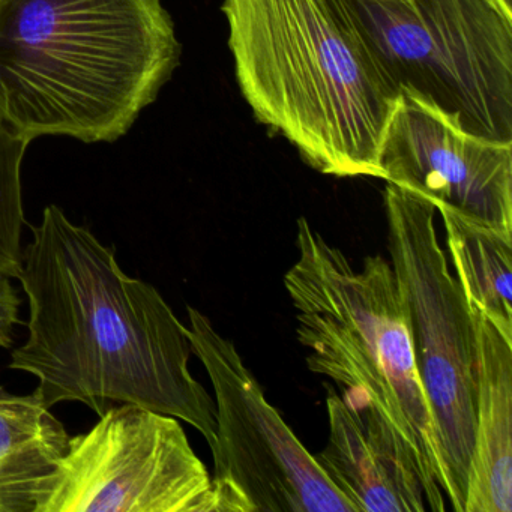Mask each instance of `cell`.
I'll return each instance as SVG.
<instances>
[{"label":"cell","instance_id":"obj_1","mask_svg":"<svg viewBox=\"0 0 512 512\" xmlns=\"http://www.w3.org/2000/svg\"><path fill=\"white\" fill-rule=\"evenodd\" d=\"M17 280L28 335L10 368L38 380L34 392L47 407L74 401L100 416L113 404H137L187 422L215 445V401L191 373L187 326L88 227L47 206Z\"/></svg>","mask_w":512,"mask_h":512},{"label":"cell","instance_id":"obj_2","mask_svg":"<svg viewBox=\"0 0 512 512\" xmlns=\"http://www.w3.org/2000/svg\"><path fill=\"white\" fill-rule=\"evenodd\" d=\"M181 55L161 0H0V121L29 143L116 142Z\"/></svg>","mask_w":512,"mask_h":512},{"label":"cell","instance_id":"obj_3","mask_svg":"<svg viewBox=\"0 0 512 512\" xmlns=\"http://www.w3.org/2000/svg\"><path fill=\"white\" fill-rule=\"evenodd\" d=\"M236 80L257 122L322 175L385 181L401 89L346 0H223Z\"/></svg>","mask_w":512,"mask_h":512},{"label":"cell","instance_id":"obj_4","mask_svg":"<svg viewBox=\"0 0 512 512\" xmlns=\"http://www.w3.org/2000/svg\"><path fill=\"white\" fill-rule=\"evenodd\" d=\"M296 224L298 256L284 275V287L308 370L331 379L346 403L374 409L391 425L412 454L428 509L446 511L448 479L436 424L391 262L373 254L356 269L307 218Z\"/></svg>","mask_w":512,"mask_h":512},{"label":"cell","instance_id":"obj_5","mask_svg":"<svg viewBox=\"0 0 512 512\" xmlns=\"http://www.w3.org/2000/svg\"><path fill=\"white\" fill-rule=\"evenodd\" d=\"M401 91L512 142V17L491 0H346Z\"/></svg>","mask_w":512,"mask_h":512},{"label":"cell","instance_id":"obj_6","mask_svg":"<svg viewBox=\"0 0 512 512\" xmlns=\"http://www.w3.org/2000/svg\"><path fill=\"white\" fill-rule=\"evenodd\" d=\"M389 262L409 313L419 376L436 424L448 479L446 499L464 512L473 448L472 310L449 266L436 227V205L386 182Z\"/></svg>","mask_w":512,"mask_h":512},{"label":"cell","instance_id":"obj_7","mask_svg":"<svg viewBox=\"0 0 512 512\" xmlns=\"http://www.w3.org/2000/svg\"><path fill=\"white\" fill-rule=\"evenodd\" d=\"M188 338L212 382L215 512H355L269 403L238 347L188 307Z\"/></svg>","mask_w":512,"mask_h":512},{"label":"cell","instance_id":"obj_8","mask_svg":"<svg viewBox=\"0 0 512 512\" xmlns=\"http://www.w3.org/2000/svg\"><path fill=\"white\" fill-rule=\"evenodd\" d=\"M215 512L212 476L175 416L118 404L70 437L34 512Z\"/></svg>","mask_w":512,"mask_h":512},{"label":"cell","instance_id":"obj_9","mask_svg":"<svg viewBox=\"0 0 512 512\" xmlns=\"http://www.w3.org/2000/svg\"><path fill=\"white\" fill-rule=\"evenodd\" d=\"M385 182L512 230V142L469 133L457 115L401 91L382 151Z\"/></svg>","mask_w":512,"mask_h":512},{"label":"cell","instance_id":"obj_10","mask_svg":"<svg viewBox=\"0 0 512 512\" xmlns=\"http://www.w3.org/2000/svg\"><path fill=\"white\" fill-rule=\"evenodd\" d=\"M328 443L313 454L355 512H425L424 485L403 440L374 409H356L329 389Z\"/></svg>","mask_w":512,"mask_h":512},{"label":"cell","instance_id":"obj_11","mask_svg":"<svg viewBox=\"0 0 512 512\" xmlns=\"http://www.w3.org/2000/svg\"><path fill=\"white\" fill-rule=\"evenodd\" d=\"M470 310L475 422L464 512H512V341Z\"/></svg>","mask_w":512,"mask_h":512},{"label":"cell","instance_id":"obj_12","mask_svg":"<svg viewBox=\"0 0 512 512\" xmlns=\"http://www.w3.org/2000/svg\"><path fill=\"white\" fill-rule=\"evenodd\" d=\"M68 440L64 424L35 392L0 388V512H34L38 490Z\"/></svg>","mask_w":512,"mask_h":512},{"label":"cell","instance_id":"obj_13","mask_svg":"<svg viewBox=\"0 0 512 512\" xmlns=\"http://www.w3.org/2000/svg\"><path fill=\"white\" fill-rule=\"evenodd\" d=\"M449 266L470 308L481 311L512 341V230L436 205Z\"/></svg>","mask_w":512,"mask_h":512},{"label":"cell","instance_id":"obj_14","mask_svg":"<svg viewBox=\"0 0 512 512\" xmlns=\"http://www.w3.org/2000/svg\"><path fill=\"white\" fill-rule=\"evenodd\" d=\"M29 145L0 121V349L13 344L22 305L13 281L22 269V164Z\"/></svg>","mask_w":512,"mask_h":512},{"label":"cell","instance_id":"obj_15","mask_svg":"<svg viewBox=\"0 0 512 512\" xmlns=\"http://www.w3.org/2000/svg\"><path fill=\"white\" fill-rule=\"evenodd\" d=\"M506 16L512 17V0H491Z\"/></svg>","mask_w":512,"mask_h":512}]
</instances>
